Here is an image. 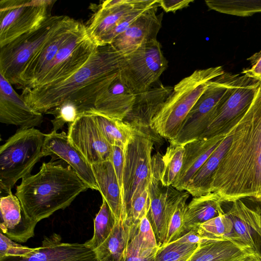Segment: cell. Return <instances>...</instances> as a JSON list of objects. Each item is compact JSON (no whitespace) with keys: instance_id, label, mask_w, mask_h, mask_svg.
<instances>
[{"instance_id":"6da1fadb","label":"cell","mask_w":261,"mask_h":261,"mask_svg":"<svg viewBox=\"0 0 261 261\" xmlns=\"http://www.w3.org/2000/svg\"><path fill=\"white\" fill-rule=\"evenodd\" d=\"M231 143L212 178L222 202L261 199V83L249 108L229 133Z\"/></svg>"},{"instance_id":"7a4b0ae2","label":"cell","mask_w":261,"mask_h":261,"mask_svg":"<svg viewBox=\"0 0 261 261\" xmlns=\"http://www.w3.org/2000/svg\"><path fill=\"white\" fill-rule=\"evenodd\" d=\"M124 56L111 44L98 46L88 61L64 81L22 89L21 95L35 111L46 113L66 100L85 113L94 108L97 97L119 72Z\"/></svg>"},{"instance_id":"3957f363","label":"cell","mask_w":261,"mask_h":261,"mask_svg":"<svg viewBox=\"0 0 261 261\" xmlns=\"http://www.w3.org/2000/svg\"><path fill=\"white\" fill-rule=\"evenodd\" d=\"M89 189L70 166L43 163L38 172L21 180L15 195L26 215L37 222L69 206Z\"/></svg>"},{"instance_id":"277c9868","label":"cell","mask_w":261,"mask_h":261,"mask_svg":"<svg viewBox=\"0 0 261 261\" xmlns=\"http://www.w3.org/2000/svg\"><path fill=\"white\" fill-rule=\"evenodd\" d=\"M225 72L222 66L213 67L196 70L182 79L174 86L172 93L153 118L150 128L169 141L173 140L209 83Z\"/></svg>"},{"instance_id":"5b68a950","label":"cell","mask_w":261,"mask_h":261,"mask_svg":"<svg viewBox=\"0 0 261 261\" xmlns=\"http://www.w3.org/2000/svg\"><path fill=\"white\" fill-rule=\"evenodd\" d=\"M45 134L35 128H20L0 147V188L7 194L16 182L31 175L43 157Z\"/></svg>"},{"instance_id":"8992f818","label":"cell","mask_w":261,"mask_h":261,"mask_svg":"<svg viewBox=\"0 0 261 261\" xmlns=\"http://www.w3.org/2000/svg\"><path fill=\"white\" fill-rule=\"evenodd\" d=\"M240 75L225 72L212 80L188 113L177 135L169 141L170 144L182 145L200 139Z\"/></svg>"},{"instance_id":"52a82bcc","label":"cell","mask_w":261,"mask_h":261,"mask_svg":"<svg viewBox=\"0 0 261 261\" xmlns=\"http://www.w3.org/2000/svg\"><path fill=\"white\" fill-rule=\"evenodd\" d=\"M153 139L148 129L135 127L124 148L123 186L127 211L149 187L152 171Z\"/></svg>"},{"instance_id":"ba28073f","label":"cell","mask_w":261,"mask_h":261,"mask_svg":"<svg viewBox=\"0 0 261 261\" xmlns=\"http://www.w3.org/2000/svg\"><path fill=\"white\" fill-rule=\"evenodd\" d=\"M56 1L1 0L0 47L40 27L51 15Z\"/></svg>"},{"instance_id":"9c48e42d","label":"cell","mask_w":261,"mask_h":261,"mask_svg":"<svg viewBox=\"0 0 261 261\" xmlns=\"http://www.w3.org/2000/svg\"><path fill=\"white\" fill-rule=\"evenodd\" d=\"M167 67L168 61L156 40L124 56L119 73L122 82L137 94L151 88Z\"/></svg>"},{"instance_id":"30bf717a","label":"cell","mask_w":261,"mask_h":261,"mask_svg":"<svg viewBox=\"0 0 261 261\" xmlns=\"http://www.w3.org/2000/svg\"><path fill=\"white\" fill-rule=\"evenodd\" d=\"M63 15L51 16L37 29L0 47V74L19 87L21 75Z\"/></svg>"},{"instance_id":"8fae6325","label":"cell","mask_w":261,"mask_h":261,"mask_svg":"<svg viewBox=\"0 0 261 261\" xmlns=\"http://www.w3.org/2000/svg\"><path fill=\"white\" fill-rule=\"evenodd\" d=\"M98 47L90 36L87 26L81 23L76 31L60 48L33 88L64 81L80 69Z\"/></svg>"},{"instance_id":"7c38bea8","label":"cell","mask_w":261,"mask_h":261,"mask_svg":"<svg viewBox=\"0 0 261 261\" xmlns=\"http://www.w3.org/2000/svg\"><path fill=\"white\" fill-rule=\"evenodd\" d=\"M260 83L241 74L232 92L218 108L201 138L226 136L249 108Z\"/></svg>"},{"instance_id":"4fadbf2b","label":"cell","mask_w":261,"mask_h":261,"mask_svg":"<svg viewBox=\"0 0 261 261\" xmlns=\"http://www.w3.org/2000/svg\"><path fill=\"white\" fill-rule=\"evenodd\" d=\"M163 155L159 152L152 157V171L149 191L151 204L146 215L155 234L158 245L164 243L172 213L184 191L172 186L164 187L161 182L163 168Z\"/></svg>"},{"instance_id":"5bb4252c","label":"cell","mask_w":261,"mask_h":261,"mask_svg":"<svg viewBox=\"0 0 261 261\" xmlns=\"http://www.w3.org/2000/svg\"><path fill=\"white\" fill-rule=\"evenodd\" d=\"M80 24V22L63 15L25 67L21 76L19 88L23 89L34 87L59 50L75 33Z\"/></svg>"},{"instance_id":"9a60e30c","label":"cell","mask_w":261,"mask_h":261,"mask_svg":"<svg viewBox=\"0 0 261 261\" xmlns=\"http://www.w3.org/2000/svg\"><path fill=\"white\" fill-rule=\"evenodd\" d=\"M68 124L69 141L91 165L109 160L112 146L102 134L91 111Z\"/></svg>"},{"instance_id":"2e32d148","label":"cell","mask_w":261,"mask_h":261,"mask_svg":"<svg viewBox=\"0 0 261 261\" xmlns=\"http://www.w3.org/2000/svg\"><path fill=\"white\" fill-rule=\"evenodd\" d=\"M61 236L54 233L44 237L42 245L30 255L7 256L0 261H96L94 250L85 243H69L62 242Z\"/></svg>"},{"instance_id":"e0dca14e","label":"cell","mask_w":261,"mask_h":261,"mask_svg":"<svg viewBox=\"0 0 261 261\" xmlns=\"http://www.w3.org/2000/svg\"><path fill=\"white\" fill-rule=\"evenodd\" d=\"M43 157L50 155V161L60 159L66 162L92 190L98 191L91 165L70 143L64 132L45 134L42 148Z\"/></svg>"},{"instance_id":"ac0fdd59","label":"cell","mask_w":261,"mask_h":261,"mask_svg":"<svg viewBox=\"0 0 261 261\" xmlns=\"http://www.w3.org/2000/svg\"><path fill=\"white\" fill-rule=\"evenodd\" d=\"M158 7V0L125 31L116 38L111 45L125 56L143 45L157 40L163 17V13L157 14Z\"/></svg>"},{"instance_id":"d6986e66","label":"cell","mask_w":261,"mask_h":261,"mask_svg":"<svg viewBox=\"0 0 261 261\" xmlns=\"http://www.w3.org/2000/svg\"><path fill=\"white\" fill-rule=\"evenodd\" d=\"M42 121V113L33 109L0 74V122L30 128L39 126Z\"/></svg>"},{"instance_id":"ffe728a7","label":"cell","mask_w":261,"mask_h":261,"mask_svg":"<svg viewBox=\"0 0 261 261\" xmlns=\"http://www.w3.org/2000/svg\"><path fill=\"white\" fill-rule=\"evenodd\" d=\"M0 210L1 232L19 243L26 242L34 237L38 222L26 215L15 195L11 193L1 197Z\"/></svg>"},{"instance_id":"44dd1931","label":"cell","mask_w":261,"mask_h":261,"mask_svg":"<svg viewBox=\"0 0 261 261\" xmlns=\"http://www.w3.org/2000/svg\"><path fill=\"white\" fill-rule=\"evenodd\" d=\"M173 87L162 84L135 94L132 109L123 121L135 127L148 129L156 113L172 93Z\"/></svg>"},{"instance_id":"7402d4cb","label":"cell","mask_w":261,"mask_h":261,"mask_svg":"<svg viewBox=\"0 0 261 261\" xmlns=\"http://www.w3.org/2000/svg\"><path fill=\"white\" fill-rule=\"evenodd\" d=\"M135 95L122 82L119 72L97 97L94 110L102 115L124 120L132 109Z\"/></svg>"},{"instance_id":"603a6c76","label":"cell","mask_w":261,"mask_h":261,"mask_svg":"<svg viewBox=\"0 0 261 261\" xmlns=\"http://www.w3.org/2000/svg\"><path fill=\"white\" fill-rule=\"evenodd\" d=\"M226 136L201 138L185 143V154L181 171L172 185L175 189L182 191L192 177L202 167Z\"/></svg>"},{"instance_id":"cb8c5ba5","label":"cell","mask_w":261,"mask_h":261,"mask_svg":"<svg viewBox=\"0 0 261 261\" xmlns=\"http://www.w3.org/2000/svg\"><path fill=\"white\" fill-rule=\"evenodd\" d=\"M98 191L109 206L116 221H124L121 191L115 172L110 160L91 165Z\"/></svg>"},{"instance_id":"d4e9b609","label":"cell","mask_w":261,"mask_h":261,"mask_svg":"<svg viewBox=\"0 0 261 261\" xmlns=\"http://www.w3.org/2000/svg\"><path fill=\"white\" fill-rule=\"evenodd\" d=\"M139 2V0L103 1L87 26L90 36L96 43L102 36L131 11Z\"/></svg>"},{"instance_id":"484cf974","label":"cell","mask_w":261,"mask_h":261,"mask_svg":"<svg viewBox=\"0 0 261 261\" xmlns=\"http://www.w3.org/2000/svg\"><path fill=\"white\" fill-rule=\"evenodd\" d=\"M159 247L150 223L145 216L138 224H133L124 261H155Z\"/></svg>"},{"instance_id":"4316f807","label":"cell","mask_w":261,"mask_h":261,"mask_svg":"<svg viewBox=\"0 0 261 261\" xmlns=\"http://www.w3.org/2000/svg\"><path fill=\"white\" fill-rule=\"evenodd\" d=\"M253 253L229 239L210 240L198 245L187 261H234Z\"/></svg>"},{"instance_id":"83f0119b","label":"cell","mask_w":261,"mask_h":261,"mask_svg":"<svg viewBox=\"0 0 261 261\" xmlns=\"http://www.w3.org/2000/svg\"><path fill=\"white\" fill-rule=\"evenodd\" d=\"M220 196L211 192L194 197L187 205L184 215L186 233L197 229L201 224L225 214Z\"/></svg>"},{"instance_id":"f1b7e54d","label":"cell","mask_w":261,"mask_h":261,"mask_svg":"<svg viewBox=\"0 0 261 261\" xmlns=\"http://www.w3.org/2000/svg\"><path fill=\"white\" fill-rule=\"evenodd\" d=\"M231 142L228 134L189 181L185 191L194 197L210 193L213 176Z\"/></svg>"},{"instance_id":"f546056e","label":"cell","mask_w":261,"mask_h":261,"mask_svg":"<svg viewBox=\"0 0 261 261\" xmlns=\"http://www.w3.org/2000/svg\"><path fill=\"white\" fill-rule=\"evenodd\" d=\"M133 224L127 220L116 221L107 239L95 252L99 261H124Z\"/></svg>"},{"instance_id":"4dcf8cb0","label":"cell","mask_w":261,"mask_h":261,"mask_svg":"<svg viewBox=\"0 0 261 261\" xmlns=\"http://www.w3.org/2000/svg\"><path fill=\"white\" fill-rule=\"evenodd\" d=\"M225 213L231 219L236 241L251 248L260 258L261 237L248 222L245 212L246 203L241 199L233 201Z\"/></svg>"},{"instance_id":"1f68e13d","label":"cell","mask_w":261,"mask_h":261,"mask_svg":"<svg viewBox=\"0 0 261 261\" xmlns=\"http://www.w3.org/2000/svg\"><path fill=\"white\" fill-rule=\"evenodd\" d=\"M92 112L102 134L112 145L125 147L132 136L135 127L123 120L110 118L95 112Z\"/></svg>"},{"instance_id":"d6a6232c","label":"cell","mask_w":261,"mask_h":261,"mask_svg":"<svg viewBox=\"0 0 261 261\" xmlns=\"http://www.w3.org/2000/svg\"><path fill=\"white\" fill-rule=\"evenodd\" d=\"M206 6L217 12L238 16L261 13V0H206Z\"/></svg>"},{"instance_id":"836d02e7","label":"cell","mask_w":261,"mask_h":261,"mask_svg":"<svg viewBox=\"0 0 261 261\" xmlns=\"http://www.w3.org/2000/svg\"><path fill=\"white\" fill-rule=\"evenodd\" d=\"M184 154V144H170L167 147L162 157L163 168L160 180L163 186H172L182 168Z\"/></svg>"},{"instance_id":"e575fe53","label":"cell","mask_w":261,"mask_h":261,"mask_svg":"<svg viewBox=\"0 0 261 261\" xmlns=\"http://www.w3.org/2000/svg\"><path fill=\"white\" fill-rule=\"evenodd\" d=\"M116 222L109 206L102 199L99 211L94 220L93 236L85 244L95 251L109 236Z\"/></svg>"},{"instance_id":"d590c367","label":"cell","mask_w":261,"mask_h":261,"mask_svg":"<svg viewBox=\"0 0 261 261\" xmlns=\"http://www.w3.org/2000/svg\"><path fill=\"white\" fill-rule=\"evenodd\" d=\"M158 0H139L135 7L113 28L97 41L98 46L111 44L118 36L125 31L141 15L155 4Z\"/></svg>"},{"instance_id":"8d00e7d4","label":"cell","mask_w":261,"mask_h":261,"mask_svg":"<svg viewBox=\"0 0 261 261\" xmlns=\"http://www.w3.org/2000/svg\"><path fill=\"white\" fill-rule=\"evenodd\" d=\"M197 230L201 237L206 239H229L236 242L232 222L225 213L201 224Z\"/></svg>"},{"instance_id":"74e56055","label":"cell","mask_w":261,"mask_h":261,"mask_svg":"<svg viewBox=\"0 0 261 261\" xmlns=\"http://www.w3.org/2000/svg\"><path fill=\"white\" fill-rule=\"evenodd\" d=\"M189 194L187 191H184L181 198L175 207L170 219L166 240L162 246L176 241L186 233L184 215L187 205L186 202Z\"/></svg>"},{"instance_id":"f35d334b","label":"cell","mask_w":261,"mask_h":261,"mask_svg":"<svg viewBox=\"0 0 261 261\" xmlns=\"http://www.w3.org/2000/svg\"><path fill=\"white\" fill-rule=\"evenodd\" d=\"M83 113H84L75 102L70 100H66L45 114L54 115V118L51 120L53 126L52 131L57 132L61 129L65 123H72Z\"/></svg>"},{"instance_id":"ab89813d","label":"cell","mask_w":261,"mask_h":261,"mask_svg":"<svg viewBox=\"0 0 261 261\" xmlns=\"http://www.w3.org/2000/svg\"><path fill=\"white\" fill-rule=\"evenodd\" d=\"M198 245L174 241L159 247L155 261H177L191 255Z\"/></svg>"},{"instance_id":"60d3db41","label":"cell","mask_w":261,"mask_h":261,"mask_svg":"<svg viewBox=\"0 0 261 261\" xmlns=\"http://www.w3.org/2000/svg\"><path fill=\"white\" fill-rule=\"evenodd\" d=\"M150 204V193L148 187L132 202L127 211L126 220L133 224H138L141 219L147 215Z\"/></svg>"},{"instance_id":"b9f144b4","label":"cell","mask_w":261,"mask_h":261,"mask_svg":"<svg viewBox=\"0 0 261 261\" xmlns=\"http://www.w3.org/2000/svg\"><path fill=\"white\" fill-rule=\"evenodd\" d=\"M38 248L23 246L0 232V259L7 256H27L36 251Z\"/></svg>"},{"instance_id":"7bdbcfd3","label":"cell","mask_w":261,"mask_h":261,"mask_svg":"<svg viewBox=\"0 0 261 261\" xmlns=\"http://www.w3.org/2000/svg\"><path fill=\"white\" fill-rule=\"evenodd\" d=\"M124 148V147L119 146H112L109 160L111 161L115 172L121 191L124 212L127 217L123 186Z\"/></svg>"},{"instance_id":"ee69618b","label":"cell","mask_w":261,"mask_h":261,"mask_svg":"<svg viewBox=\"0 0 261 261\" xmlns=\"http://www.w3.org/2000/svg\"><path fill=\"white\" fill-rule=\"evenodd\" d=\"M255 201L257 203L255 206L246 205L245 212L248 222L261 237V199Z\"/></svg>"},{"instance_id":"f6af8a7d","label":"cell","mask_w":261,"mask_h":261,"mask_svg":"<svg viewBox=\"0 0 261 261\" xmlns=\"http://www.w3.org/2000/svg\"><path fill=\"white\" fill-rule=\"evenodd\" d=\"M250 67L243 69L241 73L261 83V50L247 59Z\"/></svg>"},{"instance_id":"bcb514c9","label":"cell","mask_w":261,"mask_h":261,"mask_svg":"<svg viewBox=\"0 0 261 261\" xmlns=\"http://www.w3.org/2000/svg\"><path fill=\"white\" fill-rule=\"evenodd\" d=\"M193 0H158L159 7L166 12H172L188 7Z\"/></svg>"},{"instance_id":"7dc6e473","label":"cell","mask_w":261,"mask_h":261,"mask_svg":"<svg viewBox=\"0 0 261 261\" xmlns=\"http://www.w3.org/2000/svg\"><path fill=\"white\" fill-rule=\"evenodd\" d=\"M208 240H210L201 237L198 233L197 229H193L186 233L176 241L181 243L194 244L198 245Z\"/></svg>"},{"instance_id":"c3c4849f","label":"cell","mask_w":261,"mask_h":261,"mask_svg":"<svg viewBox=\"0 0 261 261\" xmlns=\"http://www.w3.org/2000/svg\"><path fill=\"white\" fill-rule=\"evenodd\" d=\"M234 261H261V258L255 253H251Z\"/></svg>"},{"instance_id":"681fc988","label":"cell","mask_w":261,"mask_h":261,"mask_svg":"<svg viewBox=\"0 0 261 261\" xmlns=\"http://www.w3.org/2000/svg\"><path fill=\"white\" fill-rule=\"evenodd\" d=\"M191 255L186 256V257L182 258L177 261H187Z\"/></svg>"},{"instance_id":"f907efd6","label":"cell","mask_w":261,"mask_h":261,"mask_svg":"<svg viewBox=\"0 0 261 261\" xmlns=\"http://www.w3.org/2000/svg\"><path fill=\"white\" fill-rule=\"evenodd\" d=\"M96 261H99V260L97 259Z\"/></svg>"}]
</instances>
